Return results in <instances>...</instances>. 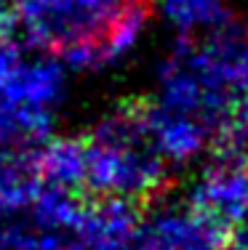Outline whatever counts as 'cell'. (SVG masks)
Listing matches in <instances>:
<instances>
[{
  "label": "cell",
  "instance_id": "6da1fadb",
  "mask_svg": "<svg viewBox=\"0 0 248 250\" xmlns=\"http://www.w3.org/2000/svg\"><path fill=\"white\" fill-rule=\"evenodd\" d=\"M86 144V187L99 197L147 200L158 194L168 165L155 152L144 125V106L134 101L112 106L91 128Z\"/></svg>",
  "mask_w": 248,
  "mask_h": 250
},
{
  "label": "cell",
  "instance_id": "7a4b0ae2",
  "mask_svg": "<svg viewBox=\"0 0 248 250\" xmlns=\"http://www.w3.org/2000/svg\"><path fill=\"white\" fill-rule=\"evenodd\" d=\"M67 96V67L56 56L27 59L11 35L0 32V152H32L56 123Z\"/></svg>",
  "mask_w": 248,
  "mask_h": 250
},
{
  "label": "cell",
  "instance_id": "3957f363",
  "mask_svg": "<svg viewBox=\"0 0 248 250\" xmlns=\"http://www.w3.org/2000/svg\"><path fill=\"white\" fill-rule=\"evenodd\" d=\"M155 104L198 117L216 133L240 101L203 64L192 40H179L155 69Z\"/></svg>",
  "mask_w": 248,
  "mask_h": 250
},
{
  "label": "cell",
  "instance_id": "277c9868",
  "mask_svg": "<svg viewBox=\"0 0 248 250\" xmlns=\"http://www.w3.org/2000/svg\"><path fill=\"white\" fill-rule=\"evenodd\" d=\"M117 5L120 0H11L8 24L19 29L27 45L59 56L93 43Z\"/></svg>",
  "mask_w": 248,
  "mask_h": 250
},
{
  "label": "cell",
  "instance_id": "5b68a950",
  "mask_svg": "<svg viewBox=\"0 0 248 250\" xmlns=\"http://www.w3.org/2000/svg\"><path fill=\"white\" fill-rule=\"evenodd\" d=\"M134 250H227V234L224 224L192 202H171L139 221Z\"/></svg>",
  "mask_w": 248,
  "mask_h": 250
},
{
  "label": "cell",
  "instance_id": "8992f818",
  "mask_svg": "<svg viewBox=\"0 0 248 250\" xmlns=\"http://www.w3.org/2000/svg\"><path fill=\"white\" fill-rule=\"evenodd\" d=\"M147 24H150V8L144 0H120L112 19L93 43L75 45L59 53L56 59L75 72H99L117 67L141 45Z\"/></svg>",
  "mask_w": 248,
  "mask_h": 250
},
{
  "label": "cell",
  "instance_id": "52a82bcc",
  "mask_svg": "<svg viewBox=\"0 0 248 250\" xmlns=\"http://www.w3.org/2000/svg\"><path fill=\"white\" fill-rule=\"evenodd\" d=\"M192 205L224 226L248 221V160L214 154L192 187Z\"/></svg>",
  "mask_w": 248,
  "mask_h": 250
},
{
  "label": "cell",
  "instance_id": "ba28073f",
  "mask_svg": "<svg viewBox=\"0 0 248 250\" xmlns=\"http://www.w3.org/2000/svg\"><path fill=\"white\" fill-rule=\"evenodd\" d=\"M144 106V125L155 152L165 160V165H190L200 154L211 149L214 133L203 120L184 112L165 109L160 104Z\"/></svg>",
  "mask_w": 248,
  "mask_h": 250
},
{
  "label": "cell",
  "instance_id": "9c48e42d",
  "mask_svg": "<svg viewBox=\"0 0 248 250\" xmlns=\"http://www.w3.org/2000/svg\"><path fill=\"white\" fill-rule=\"evenodd\" d=\"M139 210L128 200L104 197L91 208H83L75 240L83 250H134L139 231Z\"/></svg>",
  "mask_w": 248,
  "mask_h": 250
},
{
  "label": "cell",
  "instance_id": "30bf717a",
  "mask_svg": "<svg viewBox=\"0 0 248 250\" xmlns=\"http://www.w3.org/2000/svg\"><path fill=\"white\" fill-rule=\"evenodd\" d=\"M32 165L40 187L78 192L86 187V144L80 139H45L32 149Z\"/></svg>",
  "mask_w": 248,
  "mask_h": 250
},
{
  "label": "cell",
  "instance_id": "8fae6325",
  "mask_svg": "<svg viewBox=\"0 0 248 250\" xmlns=\"http://www.w3.org/2000/svg\"><path fill=\"white\" fill-rule=\"evenodd\" d=\"M155 11L179 40L208 35L229 21V0H155Z\"/></svg>",
  "mask_w": 248,
  "mask_h": 250
},
{
  "label": "cell",
  "instance_id": "7c38bea8",
  "mask_svg": "<svg viewBox=\"0 0 248 250\" xmlns=\"http://www.w3.org/2000/svg\"><path fill=\"white\" fill-rule=\"evenodd\" d=\"M229 250H248V221L235 224V234L227 240Z\"/></svg>",
  "mask_w": 248,
  "mask_h": 250
},
{
  "label": "cell",
  "instance_id": "4fadbf2b",
  "mask_svg": "<svg viewBox=\"0 0 248 250\" xmlns=\"http://www.w3.org/2000/svg\"><path fill=\"white\" fill-rule=\"evenodd\" d=\"M14 216H16V213L11 210L8 202H5V200H3V194H0V234H3V226L8 224V218H14Z\"/></svg>",
  "mask_w": 248,
  "mask_h": 250
},
{
  "label": "cell",
  "instance_id": "5bb4252c",
  "mask_svg": "<svg viewBox=\"0 0 248 250\" xmlns=\"http://www.w3.org/2000/svg\"><path fill=\"white\" fill-rule=\"evenodd\" d=\"M5 21H8V5H5V0H0V32H3Z\"/></svg>",
  "mask_w": 248,
  "mask_h": 250
},
{
  "label": "cell",
  "instance_id": "9a60e30c",
  "mask_svg": "<svg viewBox=\"0 0 248 250\" xmlns=\"http://www.w3.org/2000/svg\"><path fill=\"white\" fill-rule=\"evenodd\" d=\"M59 250H83V248H80V245H62Z\"/></svg>",
  "mask_w": 248,
  "mask_h": 250
}]
</instances>
